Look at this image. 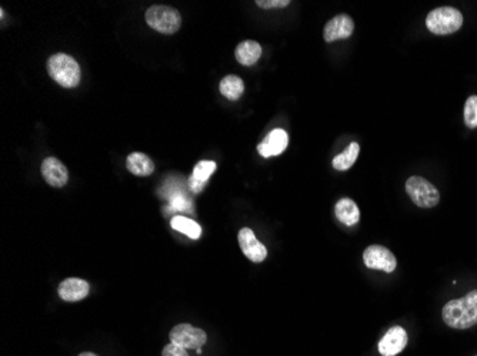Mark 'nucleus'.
Listing matches in <instances>:
<instances>
[{
  "label": "nucleus",
  "mask_w": 477,
  "mask_h": 356,
  "mask_svg": "<svg viewBox=\"0 0 477 356\" xmlns=\"http://www.w3.org/2000/svg\"><path fill=\"white\" fill-rule=\"evenodd\" d=\"M443 321L454 329H469L477 325V289L463 298L449 301L442 311Z\"/></svg>",
  "instance_id": "f257e3e1"
},
{
  "label": "nucleus",
  "mask_w": 477,
  "mask_h": 356,
  "mask_svg": "<svg viewBox=\"0 0 477 356\" xmlns=\"http://www.w3.org/2000/svg\"><path fill=\"white\" fill-rule=\"evenodd\" d=\"M173 230L187 235L190 239H199L202 235V228L196 221H192L184 217H174L170 221Z\"/></svg>",
  "instance_id": "aec40b11"
},
{
  "label": "nucleus",
  "mask_w": 477,
  "mask_h": 356,
  "mask_svg": "<svg viewBox=\"0 0 477 356\" xmlns=\"http://www.w3.org/2000/svg\"><path fill=\"white\" fill-rule=\"evenodd\" d=\"M216 171V163L215 161H199L196 167L193 169L192 176L189 178V187L192 192L199 194L206 187L210 176Z\"/></svg>",
  "instance_id": "4468645a"
},
{
  "label": "nucleus",
  "mask_w": 477,
  "mask_h": 356,
  "mask_svg": "<svg viewBox=\"0 0 477 356\" xmlns=\"http://www.w3.org/2000/svg\"><path fill=\"white\" fill-rule=\"evenodd\" d=\"M208 341L203 329L195 328L190 324H180L170 331V342L184 349H199Z\"/></svg>",
  "instance_id": "0eeeda50"
},
{
  "label": "nucleus",
  "mask_w": 477,
  "mask_h": 356,
  "mask_svg": "<svg viewBox=\"0 0 477 356\" xmlns=\"http://www.w3.org/2000/svg\"><path fill=\"white\" fill-rule=\"evenodd\" d=\"M238 244L245 253V257L252 263H262L267 257L266 246L257 241L255 232L250 228H242L238 232Z\"/></svg>",
  "instance_id": "1a4fd4ad"
},
{
  "label": "nucleus",
  "mask_w": 477,
  "mask_h": 356,
  "mask_svg": "<svg viewBox=\"0 0 477 356\" xmlns=\"http://www.w3.org/2000/svg\"><path fill=\"white\" fill-rule=\"evenodd\" d=\"M47 72L62 87L73 88L80 83V66L72 56L66 53L53 55L47 60Z\"/></svg>",
  "instance_id": "f03ea898"
},
{
  "label": "nucleus",
  "mask_w": 477,
  "mask_h": 356,
  "mask_svg": "<svg viewBox=\"0 0 477 356\" xmlns=\"http://www.w3.org/2000/svg\"><path fill=\"white\" fill-rule=\"evenodd\" d=\"M146 23L156 32L163 34H173L180 29L182 16L180 13L169 6L158 5L152 6L146 12Z\"/></svg>",
  "instance_id": "39448f33"
},
{
  "label": "nucleus",
  "mask_w": 477,
  "mask_h": 356,
  "mask_svg": "<svg viewBox=\"0 0 477 356\" xmlns=\"http://www.w3.org/2000/svg\"><path fill=\"white\" fill-rule=\"evenodd\" d=\"M256 5L262 9H283L291 5V0H257Z\"/></svg>",
  "instance_id": "4be33fe9"
},
{
  "label": "nucleus",
  "mask_w": 477,
  "mask_h": 356,
  "mask_svg": "<svg viewBox=\"0 0 477 356\" xmlns=\"http://www.w3.org/2000/svg\"><path fill=\"white\" fill-rule=\"evenodd\" d=\"M162 356H189V355H187V349L180 348V346L170 342L169 345H166L163 348Z\"/></svg>",
  "instance_id": "5701e85b"
},
{
  "label": "nucleus",
  "mask_w": 477,
  "mask_h": 356,
  "mask_svg": "<svg viewBox=\"0 0 477 356\" xmlns=\"http://www.w3.org/2000/svg\"><path fill=\"white\" fill-rule=\"evenodd\" d=\"M359 152H360V145L357 143H350L349 147L343 152H341L339 156L333 159L331 161L333 169L338 171H346L352 169V166L356 163L359 157Z\"/></svg>",
  "instance_id": "6ab92c4d"
},
{
  "label": "nucleus",
  "mask_w": 477,
  "mask_h": 356,
  "mask_svg": "<svg viewBox=\"0 0 477 356\" xmlns=\"http://www.w3.org/2000/svg\"><path fill=\"white\" fill-rule=\"evenodd\" d=\"M406 192L420 209H433L440 201L438 188L420 176H413L406 181Z\"/></svg>",
  "instance_id": "20e7f679"
},
{
  "label": "nucleus",
  "mask_w": 477,
  "mask_h": 356,
  "mask_svg": "<svg viewBox=\"0 0 477 356\" xmlns=\"http://www.w3.org/2000/svg\"><path fill=\"white\" fill-rule=\"evenodd\" d=\"M219 90H220L222 95H224L227 100L234 101L243 94L245 83L241 77L230 74V76H226L224 79H222V81L219 84Z\"/></svg>",
  "instance_id": "a211bd4d"
},
{
  "label": "nucleus",
  "mask_w": 477,
  "mask_h": 356,
  "mask_svg": "<svg viewBox=\"0 0 477 356\" xmlns=\"http://www.w3.org/2000/svg\"><path fill=\"white\" fill-rule=\"evenodd\" d=\"M126 167L132 174L139 176V177L151 176L155 171L153 161L146 154H143V152H139V151L130 152V154L127 156Z\"/></svg>",
  "instance_id": "f3484780"
},
{
  "label": "nucleus",
  "mask_w": 477,
  "mask_h": 356,
  "mask_svg": "<svg viewBox=\"0 0 477 356\" xmlns=\"http://www.w3.org/2000/svg\"><path fill=\"white\" fill-rule=\"evenodd\" d=\"M42 176L47 184L56 188L65 187L69 181V171L66 166L55 157H47L43 160Z\"/></svg>",
  "instance_id": "f8f14e48"
},
{
  "label": "nucleus",
  "mask_w": 477,
  "mask_h": 356,
  "mask_svg": "<svg viewBox=\"0 0 477 356\" xmlns=\"http://www.w3.org/2000/svg\"><path fill=\"white\" fill-rule=\"evenodd\" d=\"M288 143H289L288 133L281 128H274L257 145V151H259V154L265 159L274 157V156L281 154V152L286 150V147H288Z\"/></svg>",
  "instance_id": "9b49d317"
},
{
  "label": "nucleus",
  "mask_w": 477,
  "mask_h": 356,
  "mask_svg": "<svg viewBox=\"0 0 477 356\" xmlns=\"http://www.w3.org/2000/svg\"><path fill=\"white\" fill-rule=\"evenodd\" d=\"M355 32V22L350 16L342 13L330 19L323 32V37L327 43L349 39Z\"/></svg>",
  "instance_id": "6e6552de"
},
{
  "label": "nucleus",
  "mask_w": 477,
  "mask_h": 356,
  "mask_svg": "<svg viewBox=\"0 0 477 356\" xmlns=\"http://www.w3.org/2000/svg\"><path fill=\"white\" fill-rule=\"evenodd\" d=\"M464 124L469 128L477 127V95H470L464 103Z\"/></svg>",
  "instance_id": "412c9836"
},
{
  "label": "nucleus",
  "mask_w": 477,
  "mask_h": 356,
  "mask_svg": "<svg viewBox=\"0 0 477 356\" xmlns=\"http://www.w3.org/2000/svg\"><path fill=\"white\" fill-rule=\"evenodd\" d=\"M364 265L370 270L393 272L398 267V260L393 252L383 245H370L363 252Z\"/></svg>",
  "instance_id": "423d86ee"
},
{
  "label": "nucleus",
  "mask_w": 477,
  "mask_h": 356,
  "mask_svg": "<svg viewBox=\"0 0 477 356\" xmlns=\"http://www.w3.org/2000/svg\"><path fill=\"white\" fill-rule=\"evenodd\" d=\"M336 218L343 223L345 225H356L360 220V211L356 206V202L350 198H341L335 206Z\"/></svg>",
  "instance_id": "dca6fc26"
},
{
  "label": "nucleus",
  "mask_w": 477,
  "mask_h": 356,
  "mask_svg": "<svg viewBox=\"0 0 477 356\" xmlns=\"http://www.w3.org/2000/svg\"><path fill=\"white\" fill-rule=\"evenodd\" d=\"M89 282L80 278H68L59 285V296L66 302H77L89 295Z\"/></svg>",
  "instance_id": "ddd939ff"
},
{
  "label": "nucleus",
  "mask_w": 477,
  "mask_h": 356,
  "mask_svg": "<svg viewBox=\"0 0 477 356\" xmlns=\"http://www.w3.org/2000/svg\"><path fill=\"white\" fill-rule=\"evenodd\" d=\"M407 345V332L402 327L390 328L379 342V352L381 356H395L400 353Z\"/></svg>",
  "instance_id": "9d476101"
},
{
  "label": "nucleus",
  "mask_w": 477,
  "mask_h": 356,
  "mask_svg": "<svg viewBox=\"0 0 477 356\" xmlns=\"http://www.w3.org/2000/svg\"><path fill=\"white\" fill-rule=\"evenodd\" d=\"M236 60L243 66H253L262 56V46L255 40H245L234 50Z\"/></svg>",
  "instance_id": "2eb2a0df"
},
{
  "label": "nucleus",
  "mask_w": 477,
  "mask_h": 356,
  "mask_svg": "<svg viewBox=\"0 0 477 356\" xmlns=\"http://www.w3.org/2000/svg\"><path fill=\"white\" fill-rule=\"evenodd\" d=\"M463 25V15L452 6L438 8L426 18V27L428 32L439 36H446L457 32Z\"/></svg>",
  "instance_id": "7ed1b4c3"
},
{
  "label": "nucleus",
  "mask_w": 477,
  "mask_h": 356,
  "mask_svg": "<svg viewBox=\"0 0 477 356\" xmlns=\"http://www.w3.org/2000/svg\"><path fill=\"white\" fill-rule=\"evenodd\" d=\"M79 356H98V355H94V353H91V352H84V353H80Z\"/></svg>",
  "instance_id": "b1692460"
}]
</instances>
